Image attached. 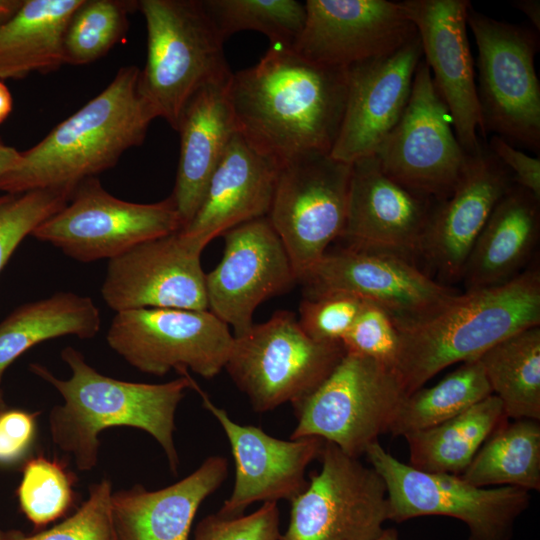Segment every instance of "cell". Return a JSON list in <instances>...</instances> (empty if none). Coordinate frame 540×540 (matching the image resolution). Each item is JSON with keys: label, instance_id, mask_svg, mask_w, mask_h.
<instances>
[{"label": "cell", "instance_id": "6da1fadb", "mask_svg": "<svg viewBox=\"0 0 540 540\" xmlns=\"http://www.w3.org/2000/svg\"><path fill=\"white\" fill-rule=\"evenodd\" d=\"M346 97V68L309 61L282 45H271L230 81L238 133L279 166L309 154H330Z\"/></svg>", "mask_w": 540, "mask_h": 540}, {"label": "cell", "instance_id": "7a4b0ae2", "mask_svg": "<svg viewBox=\"0 0 540 540\" xmlns=\"http://www.w3.org/2000/svg\"><path fill=\"white\" fill-rule=\"evenodd\" d=\"M60 356L71 370L68 379L56 377L38 363L31 364L30 369L63 398V403L49 413L50 436L54 445L73 457L78 470L87 472L96 466L103 430L126 426L151 435L176 474L179 458L174 442L175 414L194 382L187 371L166 383H136L98 372L72 346H66Z\"/></svg>", "mask_w": 540, "mask_h": 540}, {"label": "cell", "instance_id": "3957f363", "mask_svg": "<svg viewBox=\"0 0 540 540\" xmlns=\"http://www.w3.org/2000/svg\"><path fill=\"white\" fill-rule=\"evenodd\" d=\"M139 73L137 66L121 67L97 96L20 152L17 165L0 180V190L16 196L51 189L72 196L80 183L141 145L157 117L139 91Z\"/></svg>", "mask_w": 540, "mask_h": 540}, {"label": "cell", "instance_id": "277c9868", "mask_svg": "<svg viewBox=\"0 0 540 540\" xmlns=\"http://www.w3.org/2000/svg\"><path fill=\"white\" fill-rule=\"evenodd\" d=\"M540 325V270L521 272L500 286L457 294L417 324L398 328L395 373L410 395L446 367L477 360L507 337Z\"/></svg>", "mask_w": 540, "mask_h": 540}, {"label": "cell", "instance_id": "5b68a950", "mask_svg": "<svg viewBox=\"0 0 540 540\" xmlns=\"http://www.w3.org/2000/svg\"><path fill=\"white\" fill-rule=\"evenodd\" d=\"M147 31L139 91L156 117L175 131L183 110L204 85L232 72L220 36L202 0H140Z\"/></svg>", "mask_w": 540, "mask_h": 540}, {"label": "cell", "instance_id": "8992f818", "mask_svg": "<svg viewBox=\"0 0 540 540\" xmlns=\"http://www.w3.org/2000/svg\"><path fill=\"white\" fill-rule=\"evenodd\" d=\"M406 397L392 369L346 352L314 391L292 403L297 424L290 439L318 437L359 458L389 433Z\"/></svg>", "mask_w": 540, "mask_h": 540}, {"label": "cell", "instance_id": "52a82bcc", "mask_svg": "<svg viewBox=\"0 0 540 540\" xmlns=\"http://www.w3.org/2000/svg\"><path fill=\"white\" fill-rule=\"evenodd\" d=\"M467 24L477 47V95L482 133L540 151V84L535 29L495 20L472 7Z\"/></svg>", "mask_w": 540, "mask_h": 540}, {"label": "cell", "instance_id": "ba28073f", "mask_svg": "<svg viewBox=\"0 0 540 540\" xmlns=\"http://www.w3.org/2000/svg\"><path fill=\"white\" fill-rule=\"evenodd\" d=\"M345 353L341 342L310 338L295 315L283 310L234 337L224 368L253 410L267 412L314 391Z\"/></svg>", "mask_w": 540, "mask_h": 540}, {"label": "cell", "instance_id": "9c48e42d", "mask_svg": "<svg viewBox=\"0 0 540 540\" xmlns=\"http://www.w3.org/2000/svg\"><path fill=\"white\" fill-rule=\"evenodd\" d=\"M384 481L389 520L440 515L469 529L468 540H510L517 517L529 506L530 492L514 486L478 487L460 475L418 470L388 453L379 441L365 454Z\"/></svg>", "mask_w": 540, "mask_h": 540}, {"label": "cell", "instance_id": "30bf717a", "mask_svg": "<svg viewBox=\"0 0 540 540\" xmlns=\"http://www.w3.org/2000/svg\"><path fill=\"white\" fill-rule=\"evenodd\" d=\"M375 155L386 175L431 201L447 199L462 177L471 155L455 135L424 59L417 66L401 118Z\"/></svg>", "mask_w": 540, "mask_h": 540}, {"label": "cell", "instance_id": "8fae6325", "mask_svg": "<svg viewBox=\"0 0 540 540\" xmlns=\"http://www.w3.org/2000/svg\"><path fill=\"white\" fill-rule=\"evenodd\" d=\"M181 227L171 196L156 203L129 202L110 194L94 177L80 183L67 204L31 235L87 263L110 260Z\"/></svg>", "mask_w": 540, "mask_h": 540}, {"label": "cell", "instance_id": "7c38bea8", "mask_svg": "<svg viewBox=\"0 0 540 540\" xmlns=\"http://www.w3.org/2000/svg\"><path fill=\"white\" fill-rule=\"evenodd\" d=\"M351 164L309 154L280 166L267 215L297 281L339 239L346 223Z\"/></svg>", "mask_w": 540, "mask_h": 540}, {"label": "cell", "instance_id": "4fadbf2b", "mask_svg": "<svg viewBox=\"0 0 540 540\" xmlns=\"http://www.w3.org/2000/svg\"><path fill=\"white\" fill-rule=\"evenodd\" d=\"M109 347L137 370L163 376L192 370L203 378L225 367L234 336L209 310L142 308L117 312Z\"/></svg>", "mask_w": 540, "mask_h": 540}, {"label": "cell", "instance_id": "5bb4252c", "mask_svg": "<svg viewBox=\"0 0 540 540\" xmlns=\"http://www.w3.org/2000/svg\"><path fill=\"white\" fill-rule=\"evenodd\" d=\"M321 470L291 502L279 540H374L389 520L384 481L370 466L325 441Z\"/></svg>", "mask_w": 540, "mask_h": 540}, {"label": "cell", "instance_id": "9a60e30c", "mask_svg": "<svg viewBox=\"0 0 540 540\" xmlns=\"http://www.w3.org/2000/svg\"><path fill=\"white\" fill-rule=\"evenodd\" d=\"M297 282L305 297L341 291L384 309L398 328L417 324L443 309L458 293L390 252L346 245L326 251Z\"/></svg>", "mask_w": 540, "mask_h": 540}, {"label": "cell", "instance_id": "2e32d148", "mask_svg": "<svg viewBox=\"0 0 540 540\" xmlns=\"http://www.w3.org/2000/svg\"><path fill=\"white\" fill-rule=\"evenodd\" d=\"M218 265L205 274L208 310L238 337L253 326V314L266 299L297 282L289 255L267 216L223 234Z\"/></svg>", "mask_w": 540, "mask_h": 540}, {"label": "cell", "instance_id": "e0dca14e", "mask_svg": "<svg viewBox=\"0 0 540 540\" xmlns=\"http://www.w3.org/2000/svg\"><path fill=\"white\" fill-rule=\"evenodd\" d=\"M201 253L179 230L142 242L108 260L102 298L116 313L142 308L208 310Z\"/></svg>", "mask_w": 540, "mask_h": 540}, {"label": "cell", "instance_id": "ac0fdd59", "mask_svg": "<svg viewBox=\"0 0 540 540\" xmlns=\"http://www.w3.org/2000/svg\"><path fill=\"white\" fill-rule=\"evenodd\" d=\"M306 18L291 49L309 61L347 68L390 55L417 35L400 2L307 0Z\"/></svg>", "mask_w": 540, "mask_h": 540}, {"label": "cell", "instance_id": "d6986e66", "mask_svg": "<svg viewBox=\"0 0 540 540\" xmlns=\"http://www.w3.org/2000/svg\"><path fill=\"white\" fill-rule=\"evenodd\" d=\"M420 38L437 93L445 103L455 135L468 155L481 148L482 118L474 61L467 34L468 0L400 2Z\"/></svg>", "mask_w": 540, "mask_h": 540}, {"label": "cell", "instance_id": "ffe728a7", "mask_svg": "<svg viewBox=\"0 0 540 540\" xmlns=\"http://www.w3.org/2000/svg\"><path fill=\"white\" fill-rule=\"evenodd\" d=\"M422 59L417 34L390 55L346 68L345 110L330 152L334 159L352 164L377 152L405 110Z\"/></svg>", "mask_w": 540, "mask_h": 540}, {"label": "cell", "instance_id": "44dd1931", "mask_svg": "<svg viewBox=\"0 0 540 540\" xmlns=\"http://www.w3.org/2000/svg\"><path fill=\"white\" fill-rule=\"evenodd\" d=\"M193 389L223 428L235 462L234 487L219 514L239 516L245 508L259 501H291L306 488V468L320 457L324 440L318 437L282 440L258 427L238 424L216 406L195 381Z\"/></svg>", "mask_w": 540, "mask_h": 540}, {"label": "cell", "instance_id": "7402d4cb", "mask_svg": "<svg viewBox=\"0 0 540 540\" xmlns=\"http://www.w3.org/2000/svg\"><path fill=\"white\" fill-rule=\"evenodd\" d=\"M432 202L382 170L375 154L351 164L347 217L339 239L412 260L421 256Z\"/></svg>", "mask_w": 540, "mask_h": 540}, {"label": "cell", "instance_id": "603a6c76", "mask_svg": "<svg viewBox=\"0 0 540 540\" xmlns=\"http://www.w3.org/2000/svg\"><path fill=\"white\" fill-rule=\"evenodd\" d=\"M513 184L510 171L482 145L470 156L452 194L433 205L421 256L444 280L462 279L478 236L496 204Z\"/></svg>", "mask_w": 540, "mask_h": 540}, {"label": "cell", "instance_id": "cb8c5ba5", "mask_svg": "<svg viewBox=\"0 0 540 540\" xmlns=\"http://www.w3.org/2000/svg\"><path fill=\"white\" fill-rule=\"evenodd\" d=\"M279 168L237 132L211 177L199 209L180 233L203 251L228 230L267 216Z\"/></svg>", "mask_w": 540, "mask_h": 540}, {"label": "cell", "instance_id": "d4e9b609", "mask_svg": "<svg viewBox=\"0 0 540 540\" xmlns=\"http://www.w3.org/2000/svg\"><path fill=\"white\" fill-rule=\"evenodd\" d=\"M231 77L201 87L178 123L180 154L171 197L181 229L199 209L212 175L238 132L230 98Z\"/></svg>", "mask_w": 540, "mask_h": 540}, {"label": "cell", "instance_id": "484cf974", "mask_svg": "<svg viewBox=\"0 0 540 540\" xmlns=\"http://www.w3.org/2000/svg\"><path fill=\"white\" fill-rule=\"evenodd\" d=\"M228 475L225 457L213 455L182 480L159 490L142 485L112 493L114 540H188L201 503Z\"/></svg>", "mask_w": 540, "mask_h": 540}, {"label": "cell", "instance_id": "4316f807", "mask_svg": "<svg viewBox=\"0 0 540 540\" xmlns=\"http://www.w3.org/2000/svg\"><path fill=\"white\" fill-rule=\"evenodd\" d=\"M540 235V199L513 184L494 207L467 259L466 291L500 286L515 278Z\"/></svg>", "mask_w": 540, "mask_h": 540}, {"label": "cell", "instance_id": "83f0119b", "mask_svg": "<svg viewBox=\"0 0 540 540\" xmlns=\"http://www.w3.org/2000/svg\"><path fill=\"white\" fill-rule=\"evenodd\" d=\"M83 0H24L0 27V79L49 73L65 63L64 34Z\"/></svg>", "mask_w": 540, "mask_h": 540}, {"label": "cell", "instance_id": "f1b7e54d", "mask_svg": "<svg viewBox=\"0 0 540 540\" xmlns=\"http://www.w3.org/2000/svg\"><path fill=\"white\" fill-rule=\"evenodd\" d=\"M100 327L97 305L74 292H57L19 306L0 322V382L6 369L33 346L67 335L90 339Z\"/></svg>", "mask_w": 540, "mask_h": 540}, {"label": "cell", "instance_id": "f546056e", "mask_svg": "<svg viewBox=\"0 0 540 540\" xmlns=\"http://www.w3.org/2000/svg\"><path fill=\"white\" fill-rule=\"evenodd\" d=\"M506 419L501 401L491 394L447 421L405 435L408 464L421 471L461 475Z\"/></svg>", "mask_w": 540, "mask_h": 540}, {"label": "cell", "instance_id": "4dcf8cb0", "mask_svg": "<svg viewBox=\"0 0 540 540\" xmlns=\"http://www.w3.org/2000/svg\"><path fill=\"white\" fill-rule=\"evenodd\" d=\"M478 359L505 416L540 421V327L507 337Z\"/></svg>", "mask_w": 540, "mask_h": 540}, {"label": "cell", "instance_id": "1f68e13d", "mask_svg": "<svg viewBox=\"0 0 540 540\" xmlns=\"http://www.w3.org/2000/svg\"><path fill=\"white\" fill-rule=\"evenodd\" d=\"M478 487L540 490V421L506 420L488 437L460 475Z\"/></svg>", "mask_w": 540, "mask_h": 540}, {"label": "cell", "instance_id": "d6a6232c", "mask_svg": "<svg viewBox=\"0 0 540 540\" xmlns=\"http://www.w3.org/2000/svg\"><path fill=\"white\" fill-rule=\"evenodd\" d=\"M492 394L479 361L462 363L441 381L406 397L389 433L393 436L428 429L447 421Z\"/></svg>", "mask_w": 540, "mask_h": 540}, {"label": "cell", "instance_id": "836d02e7", "mask_svg": "<svg viewBox=\"0 0 540 540\" xmlns=\"http://www.w3.org/2000/svg\"><path fill=\"white\" fill-rule=\"evenodd\" d=\"M224 41L234 33H263L271 45L291 48L302 31L305 3L296 0H202Z\"/></svg>", "mask_w": 540, "mask_h": 540}, {"label": "cell", "instance_id": "e575fe53", "mask_svg": "<svg viewBox=\"0 0 540 540\" xmlns=\"http://www.w3.org/2000/svg\"><path fill=\"white\" fill-rule=\"evenodd\" d=\"M134 0H83L64 34L65 63L85 65L106 55L126 34Z\"/></svg>", "mask_w": 540, "mask_h": 540}, {"label": "cell", "instance_id": "d590c367", "mask_svg": "<svg viewBox=\"0 0 540 540\" xmlns=\"http://www.w3.org/2000/svg\"><path fill=\"white\" fill-rule=\"evenodd\" d=\"M75 477L58 460L37 456L26 462L17 495L26 518L36 527L61 518L75 499Z\"/></svg>", "mask_w": 540, "mask_h": 540}, {"label": "cell", "instance_id": "8d00e7d4", "mask_svg": "<svg viewBox=\"0 0 540 540\" xmlns=\"http://www.w3.org/2000/svg\"><path fill=\"white\" fill-rule=\"evenodd\" d=\"M70 198L64 191L41 189L11 195L0 204V272L21 241L60 211Z\"/></svg>", "mask_w": 540, "mask_h": 540}, {"label": "cell", "instance_id": "74e56055", "mask_svg": "<svg viewBox=\"0 0 540 540\" xmlns=\"http://www.w3.org/2000/svg\"><path fill=\"white\" fill-rule=\"evenodd\" d=\"M112 484L102 479L89 488L86 501L70 517L33 535L21 531L5 532L6 540H113L111 513Z\"/></svg>", "mask_w": 540, "mask_h": 540}, {"label": "cell", "instance_id": "f35d334b", "mask_svg": "<svg viewBox=\"0 0 540 540\" xmlns=\"http://www.w3.org/2000/svg\"><path fill=\"white\" fill-rule=\"evenodd\" d=\"M364 302L359 296L341 291L305 297L300 303L297 320L301 329L313 340L341 342Z\"/></svg>", "mask_w": 540, "mask_h": 540}, {"label": "cell", "instance_id": "ab89813d", "mask_svg": "<svg viewBox=\"0 0 540 540\" xmlns=\"http://www.w3.org/2000/svg\"><path fill=\"white\" fill-rule=\"evenodd\" d=\"M341 343L346 352L372 358L395 372L400 348L399 330L380 306L365 300Z\"/></svg>", "mask_w": 540, "mask_h": 540}, {"label": "cell", "instance_id": "60d3db41", "mask_svg": "<svg viewBox=\"0 0 540 540\" xmlns=\"http://www.w3.org/2000/svg\"><path fill=\"white\" fill-rule=\"evenodd\" d=\"M279 524L277 502H264L246 516L216 513L203 518L197 525L194 540H279Z\"/></svg>", "mask_w": 540, "mask_h": 540}, {"label": "cell", "instance_id": "b9f144b4", "mask_svg": "<svg viewBox=\"0 0 540 540\" xmlns=\"http://www.w3.org/2000/svg\"><path fill=\"white\" fill-rule=\"evenodd\" d=\"M38 413L13 409L0 414V464L21 460L31 448L37 432Z\"/></svg>", "mask_w": 540, "mask_h": 540}, {"label": "cell", "instance_id": "7bdbcfd3", "mask_svg": "<svg viewBox=\"0 0 540 540\" xmlns=\"http://www.w3.org/2000/svg\"><path fill=\"white\" fill-rule=\"evenodd\" d=\"M487 147L510 171L515 184L540 199L539 157L527 155L497 135L490 138Z\"/></svg>", "mask_w": 540, "mask_h": 540}, {"label": "cell", "instance_id": "ee69618b", "mask_svg": "<svg viewBox=\"0 0 540 540\" xmlns=\"http://www.w3.org/2000/svg\"><path fill=\"white\" fill-rule=\"evenodd\" d=\"M512 6L526 15L532 23L534 29L540 30V1L539 0H516L511 3Z\"/></svg>", "mask_w": 540, "mask_h": 540}, {"label": "cell", "instance_id": "f6af8a7d", "mask_svg": "<svg viewBox=\"0 0 540 540\" xmlns=\"http://www.w3.org/2000/svg\"><path fill=\"white\" fill-rule=\"evenodd\" d=\"M20 159V152L14 147L7 146L0 140V180L14 169Z\"/></svg>", "mask_w": 540, "mask_h": 540}, {"label": "cell", "instance_id": "bcb514c9", "mask_svg": "<svg viewBox=\"0 0 540 540\" xmlns=\"http://www.w3.org/2000/svg\"><path fill=\"white\" fill-rule=\"evenodd\" d=\"M23 3L24 0H0V27L16 14Z\"/></svg>", "mask_w": 540, "mask_h": 540}, {"label": "cell", "instance_id": "7dc6e473", "mask_svg": "<svg viewBox=\"0 0 540 540\" xmlns=\"http://www.w3.org/2000/svg\"><path fill=\"white\" fill-rule=\"evenodd\" d=\"M13 108L12 95L0 79V124L6 120Z\"/></svg>", "mask_w": 540, "mask_h": 540}, {"label": "cell", "instance_id": "c3c4849f", "mask_svg": "<svg viewBox=\"0 0 540 540\" xmlns=\"http://www.w3.org/2000/svg\"><path fill=\"white\" fill-rule=\"evenodd\" d=\"M374 540H399L398 532L393 528L384 529Z\"/></svg>", "mask_w": 540, "mask_h": 540}, {"label": "cell", "instance_id": "681fc988", "mask_svg": "<svg viewBox=\"0 0 540 540\" xmlns=\"http://www.w3.org/2000/svg\"><path fill=\"white\" fill-rule=\"evenodd\" d=\"M6 410V404H5V401H4V398H3V395L0 391V414Z\"/></svg>", "mask_w": 540, "mask_h": 540}, {"label": "cell", "instance_id": "f907efd6", "mask_svg": "<svg viewBox=\"0 0 540 540\" xmlns=\"http://www.w3.org/2000/svg\"><path fill=\"white\" fill-rule=\"evenodd\" d=\"M11 195L5 194L3 196H0V204L7 200Z\"/></svg>", "mask_w": 540, "mask_h": 540}, {"label": "cell", "instance_id": "816d5d0a", "mask_svg": "<svg viewBox=\"0 0 540 540\" xmlns=\"http://www.w3.org/2000/svg\"><path fill=\"white\" fill-rule=\"evenodd\" d=\"M0 540H6L5 539V531L0 530Z\"/></svg>", "mask_w": 540, "mask_h": 540}, {"label": "cell", "instance_id": "f5cc1de1", "mask_svg": "<svg viewBox=\"0 0 540 540\" xmlns=\"http://www.w3.org/2000/svg\"><path fill=\"white\" fill-rule=\"evenodd\" d=\"M113 540H114V535H113Z\"/></svg>", "mask_w": 540, "mask_h": 540}]
</instances>
